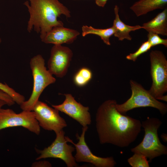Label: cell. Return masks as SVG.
<instances>
[{
    "label": "cell",
    "instance_id": "ffe728a7",
    "mask_svg": "<svg viewBox=\"0 0 167 167\" xmlns=\"http://www.w3.org/2000/svg\"><path fill=\"white\" fill-rule=\"evenodd\" d=\"M0 90L4 91L9 95L15 103L20 105L25 101L24 96L16 92L6 84H3L0 82Z\"/></svg>",
    "mask_w": 167,
    "mask_h": 167
},
{
    "label": "cell",
    "instance_id": "2e32d148",
    "mask_svg": "<svg viewBox=\"0 0 167 167\" xmlns=\"http://www.w3.org/2000/svg\"><path fill=\"white\" fill-rule=\"evenodd\" d=\"M143 28L148 32H151L167 36V9H164L153 18L147 22L143 23L142 26Z\"/></svg>",
    "mask_w": 167,
    "mask_h": 167
},
{
    "label": "cell",
    "instance_id": "d6986e66",
    "mask_svg": "<svg viewBox=\"0 0 167 167\" xmlns=\"http://www.w3.org/2000/svg\"><path fill=\"white\" fill-rule=\"evenodd\" d=\"M143 154L139 153L134 154L128 159L127 161L132 167H149V161Z\"/></svg>",
    "mask_w": 167,
    "mask_h": 167
},
{
    "label": "cell",
    "instance_id": "5b68a950",
    "mask_svg": "<svg viewBox=\"0 0 167 167\" xmlns=\"http://www.w3.org/2000/svg\"><path fill=\"white\" fill-rule=\"evenodd\" d=\"M132 94L126 102L121 104L117 103V110L123 114L133 109L144 107H152L158 109L163 115L167 111V105L158 101L140 84L130 81Z\"/></svg>",
    "mask_w": 167,
    "mask_h": 167
},
{
    "label": "cell",
    "instance_id": "ba28073f",
    "mask_svg": "<svg viewBox=\"0 0 167 167\" xmlns=\"http://www.w3.org/2000/svg\"><path fill=\"white\" fill-rule=\"evenodd\" d=\"M17 126L23 127L37 135L40 133V127L33 111L23 110L17 113L11 109L0 108V131Z\"/></svg>",
    "mask_w": 167,
    "mask_h": 167
},
{
    "label": "cell",
    "instance_id": "7402d4cb",
    "mask_svg": "<svg viewBox=\"0 0 167 167\" xmlns=\"http://www.w3.org/2000/svg\"><path fill=\"white\" fill-rule=\"evenodd\" d=\"M147 37L148 41L152 47L159 45H163L166 47L167 46V39L161 38L156 33L149 32Z\"/></svg>",
    "mask_w": 167,
    "mask_h": 167
},
{
    "label": "cell",
    "instance_id": "3957f363",
    "mask_svg": "<svg viewBox=\"0 0 167 167\" xmlns=\"http://www.w3.org/2000/svg\"><path fill=\"white\" fill-rule=\"evenodd\" d=\"M45 61L40 54L34 56L30 60V66L33 79V89L29 99L20 105L23 110L32 111L44 90L56 81L53 75L47 69Z\"/></svg>",
    "mask_w": 167,
    "mask_h": 167
},
{
    "label": "cell",
    "instance_id": "7c38bea8",
    "mask_svg": "<svg viewBox=\"0 0 167 167\" xmlns=\"http://www.w3.org/2000/svg\"><path fill=\"white\" fill-rule=\"evenodd\" d=\"M64 95L65 98L63 102L58 105H52V107L75 120L83 127L90 125L92 120L89 108L78 102L71 94Z\"/></svg>",
    "mask_w": 167,
    "mask_h": 167
},
{
    "label": "cell",
    "instance_id": "5bb4252c",
    "mask_svg": "<svg viewBox=\"0 0 167 167\" xmlns=\"http://www.w3.org/2000/svg\"><path fill=\"white\" fill-rule=\"evenodd\" d=\"M114 10L115 18L112 26L115 29L114 36L118 37L120 41L124 39L131 40L132 38L129 34L130 32L143 28L142 26L139 25L131 26L125 24L120 18L118 14L119 8L117 5L115 6Z\"/></svg>",
    "mask_w": 167,
    "mask_h": 167
},
{
    "label": "cell",
    "instance_id": "44dd1931",
    "mask_svg": "<svg viewBox=\"0 0 167 167\" xmlns=\"http://www.w3.org/2000/svg\"><path fill=\"white\" fill-rule=\"evenodd\" d=\"M152 46L147 41L143 43L139 49L134 53H130L126 57V59L135 62L141 55L149 50Z\"/></svg>",
    "mask_w": 167,
    "mask_h": 167
},
{
    "label": "cell",
    "instance_id": "4fadbf2b",
    "mask_svg": "<svg viewBox=\"0 0 167 167\" xmlns=\"http://www.w3.org/2000/svg\"><path fill=\"white\" fill-rule=\"evenodd\" d=\"M79 34L76 30L63 26H58L53 28L41 40L45 43L54 45L70 44L76 39Z\"/></svg>",
    "mask_w": 167,
    "mask_h": 167
},
{
    "label": "cell",
    "instance_id": "30bf717a",
    "mask_svg": "<svg viewBox=\"0 0 167 167\" xmlns=\"http://www.w3.org/2000/svg\"><path fill=\"white\" fill-rule=\"evenodd\" d=\"M32 111L40 127L45 130L55 133L67 126L65 120L59 115V111L44 102L38 101Z\"/></svg>",
    "mask_w": 167,
    "mask_h": 167
},
{
    "label": "cell",
    "instance_id": "9c48e42d",
    "mask_svg": "<svg viewBox=\"0 0 167 167\" xmlns=\"http://www.w3.org/2000/svg\"><path fill=\"white\" fill-rule=\"evenodd\" d=\"M88 126L83 127L82 133L79 136L76 135L78 143H75L68 136H65L67 142L74 145L76 150L74 158L76 162H86L90 163L96 167H113L116 163L113 157H102L94 155L87 145L85 139V135L88 129Z\"/></svg>",
    "mask_w": 167,
    "mask_h": 167
},
{
    "label": "cell",
    "instance_id": "8fae6325",
    "mask_svg": "<svg viewBox=\"0 0 167 167\" xmlns=\"http://www.w3.org/2000/svg\"><path fill=\"white\" fill-rule=\"evenodd\" d=\"M73 55L69 47L62 45H54L48 62V71L57 77H64L67 72Z\"/></svg>",
    "mask_w": 167,
    "mask_h": 167
},
{
    "label": "cell",
    "instance_id": "7a4b0ae2",
    "mask_svg": "<svg viewBox=\"0 0 167 167\" xmlns=\"http://www.w3.org/2000/svg\"><path fill=\"white\" fill-rule=\"evenodd\" d=\"M24 4L29 14L27 30H34L40 34L41 40L53 28L63 26V23L58 19L63 15L67 18L71 17L68 8L58 0H27Z\"/></svg>",
    "mask_w": 167,
    "mask_h": 167
},
{
    "label": "cell",
    "instance_id": "6da1fadb",
    "mask_svg": "<svg viewBox=\"0 0 167 167\" xmlns=\"http://www.w3.org/2000/svg\"><path fill=\"white\" fill-rule=\"evenodd\" d=\"M117 104L115 100H108L99 106L96 115V130L101 144L126 147L136 140L142 124L139 120L120 112Z\"/></svg>",
    "mask_w": 167,
    "mask_h": 167
},
{
    "label": "cell",
    "instance_id": "d4e9b609",
    "mask_svg": "<svg viewBox=\"0 0 167 167\" xmlns=\"http://www.w3.org/2000/svg\"><path fill=\"white\" fill-rule=\"evenodd\" d=\"M97 5L100 7H103L107 3L108 0H95Z\"/></svg>",
    "mask_w": 167,
    "mask_h": 167
},
{
    "label": "cell",
    "instance_id": "4316f807",
    "mask_svg": "<svg viewBox=\"0 0 167 167\" xmlns=\"http://www.w3.org/2000/svg\"><path fill=\"white\" fill-rule=\"evenodd\" d=\"M1 41H2L1 39V38H0V44L1 43Z\"/></svg>",
    "mask_w": 167,
    "mask_h": 167
},
{
    "label": "cell",
    "instance_id": "9a60e30c",
    "mask_svg": "<svg viewBox=\"0 0 167 167\" xmlns=\"http://www.w3.org/2000/svg\"><path fill=\"white\" fill-rule=\"evenodd\" d=\"M167 0H139L135 2L130 9L138 17L157 9L166 8Z\"/></svg>",
    "mask_w": 167,
    "mask_h": 167
},
{
    "label": "cell",
    "instance_id": "e0dca14e",
    "mask_svg": "<svg viewBox=\"0 0 167 167\" xmlns=\"http://www.w3.org/2000/svg\"><path fill=\"white\" fill-rule=\"evenodd\" d=\"M82 36L84 37L86 35L92 34L99 36L103 42L107 45H111L109 38L115 32V29L112 26L106 29L95 28L91 26L83 25L82 28Z\"/></svg>",
    "mask_w": 167,
    "mask_h": 167
},
{
    "label": "cell",
    "instance_id": "ac0fdd59",
    "mask_svg": "<svg viewBox=\"0 0 167 167\" xmlns=\"http://www.w3.org/2000/svg\"><path fill=\"white\" fill-rule=\"evenodd\" d=\"M92 73L90 70L86 67L80 69L75 75L74 81L78 86H83L87 84L91 79Z\"/></svg>",
    "mask_w": 167,
    "mask_h": 167
},
{
    "label": "cell",
    "instance_id": "8992f818",
    "mask_svg": "<svg viewBox=\"0 0 167 167\" xmlns=\"http://www.w3.org/2000/svg\"><path fill=\"white\" fill-rule=\"evenodd\" d=\"M152 84L149 91L157 100L167 91V60L160 51L152 50L150 54Z\"/></svg>",
    "mask_w": 167,
    "mask_h": 167
},
{
    "label": "cell",
    "instance_id": "52a82bcc",
    "mask_svg": "<svg viewBox=\"0 0 167 167\" xmlns=\"http://www.w3.org/2000/svg\"><path fill=\"white\" fill-rule=\"evenodd\" d=\"M56 138L52 144L42 150L36 149L40 155L36 161L49 158L60 159L65 162L67 167H76L77 164L72 152L75 148L68 144L63 129L55 133Z\"/></svg>",
    "mask_w": 167,
    "mask_h": 167
},
{
    "label": "cell",
    "instance_id": "cb8c5ba5",
    "mask_svg": "<svg viewBox=\"0 0 167 167\" xmlns=\"http://www.w3.org/2000/svg\"><path fill=\"white\" fill-rule=\"evenodd\" d=\"M33 167H50L52 165L49 162L46 161H37L34 162L32 164Z\"/></svg>",
    "mask_w": 167,
    "mask_h": 167
},
{
    "label": "cell",
    "instance_id": "484cf974",
    "mask_svg": "<svg viewBox=\"0 0 167 167\" xmlns=\"http://www.w3.org/2000/svg\"><path fill=\"white\" fill-rule=\"evenodd\" d=\"M5 105H7L6 103L4 101L0 99V109Z\"/></svg>",
    "mask_w": 167,
    "mask_h": 167
},
{
    "label": "cell",
    "instance_id": "603a6c76",
    "mask_svg": "<svg viewBox=\"0 0 167 167\" xmlns=\"http://www.w3.org/2000/svg\"><path fill=\"white\" fill-rule=\"evenodd\" d=\"M0 99L4 101L7 105L11 106L15 103V102L12 98L6 93L0 90Z\"/></svg>",
    "mask_w": 167,
    "mask_h": 167
},
{
    "label": "cell",
    "instance_id": "277c9868",
    "mask_svg": "<svg viewBox=\"0 0 167 167\" xmlns=\"http://www.w3.org/2000/svg\"><path fill=\"white\" fill-rule=\"evenodd\" d=\"M161 121L155 118L148 117L142 122V127L145 134L142 142L131 149L134 153H139L145 156L151 162L153 159L167 154V148L161 142L158 135V130L162 124Z\"/></svg>",
    "mask_w": 167,
    "mask_h": 167
}]
</instances>
